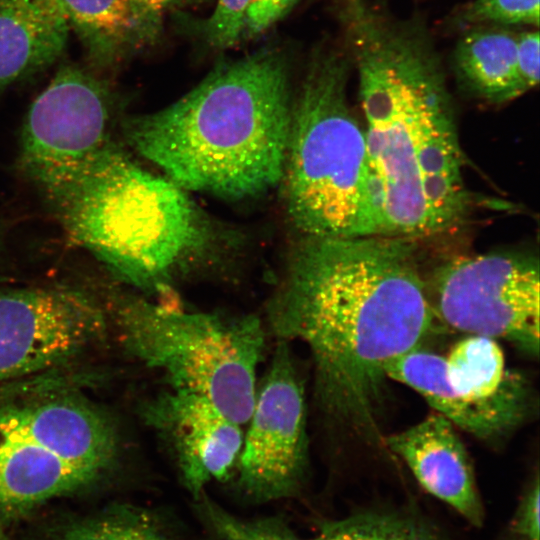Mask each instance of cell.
Wrapping results in <instances>:
<instances>
[{"label": "cell", "mask_w": 540, "mask_h": 540, "mask_svg": "<svg viewBox=\"0 0 540 540\" xmlns=\"http://www.w3.org/2000/svg\"><path fill=\"white\" fill-rule=\"evenodd\" d=\"M49 540H176L156 512L130 504H114L100 512L69 519Z\"/></svg>", "instance_id": "cell-19"}, {"label": "cell", "mask_w": 540, "mask_h": 540, "mask_svg": "<svg viewBox=\"0 0 540 540\" xmlns=\"http://www.w3.org/2000/svg\"><path fill=\"white\" fill-rule=\"evenodd\" d=\"M139 410L194 499L212 480L228 479L237 464L244 435L241 425L206 397L170 389L145 400Z\"/></svg>", "instance_id": "cell-12"}, {"label": "cell", "mask_w": 540, "mask_h": 540, "mask_svg": "<svg viewBox=\"0 0 540 540\" xmlns=\"http://www.w3.org/2000/svg\"><path fill=\"white\" fill-rule=\"evenodd\" d=\"M436 320L414 248L394 236H302L267 305L278 340L308 347L324 410L363 428L387 365L420 347Z\"/></svg>", "instance_id": "cell-1"}, {"label": "cell", "mask_w": 540, "mask_h": 540, "mask_svg": "<svg viewBox=\"0 0 540 540\" xmlns=\"http://www.w3.org/2000/svg\"><path fill=\"white\" fill-rule=\"evenodd\" d=\"M289 63L265 49L217 64L192 90L125 119L127 142L184 189L227 199L281 183L292 95Z\"/></svg>", "instance_id": "cell-3"}, {"label": "cell", "mask_w": 540, "mask_h": 540, "mask_svg": "<svg viewBox=\"0 0 540 540\" xmlns=\"http://www.w3.org/2000/svg\"><path fill=\"white\" fill-rule=\"evenodd\" d=\"M69 33L61 0H0V89L56 62Z\"/></svg>", "instance_id": "cell-15"}, {"label": "cell", "mask_w": 540, "mask_h": 540, "mask_svg": "<svg viewBox=\"0 0 540 540\" xmlns=\"http://www.w3.org/2000/svg\"><path fill=\"white\" fill-rule=\"evenodd\" d=\"M297 0H252L245 20L244 34L262 33L286 14Z\"/></svg>", "instance_id": "cell-27"}, {"label": "cell", "mask_w": 540, "mask_h": 540, "mask_svg": "<svg viewBox=\"0 0 540 540\" xmlns=\"http://www.w3.org/2000/svg\"><path fill=\"white\" fill-rule=\"evenodd\" d=\"M389 449L411 470L431 495L453 507L472 525L480 527L484 508L474 470L455 426L434 413L386 438Z\"/></svg>", "instance_id": "cell-14"}, {"label": "cell", "mask_w": 540, "mask_h": 540, "mask_svg": "<svg viewBox=\"0 0 540 540\" xmlns=\"http://www.w3.org/2000/svg\"><path fill=\"white\" fill-rule=\"evenodd\" d=\"M4 519L5 518L0 517V540H10L4 524Z\"/></svg>", "instance_id": "cell-29"}, {"label": "cell", "mask_w": 540, "mask_h": 540, "mask_svg": "<svg viewBox=\"0 0 540 540\" xmlns=\"http://www.w3.org/2000/svg\"><path fill=\"white\" fill-rule=\"evenodd\" d=\"M57 379L51 373L24 378L0 385V405L26 395L42 393L56 387Z\"/></svg>", "instance_id": "cell-28"}, {"label": "cell", "mask_w": 540, "mask_h": 540, "mask_svg": "<svg viewBox=\"0 0 540 540\" xmlns=\"http://www.w3.org/2000/svg\"><path fill=\"white\" fill-rule=\"evenodd\" d=\"M352 72L340 43H322L292 97L281 183L302 236H381L365 129L348 99Z\"/></svg>", "instance_id": "cell-5"}, {"label": "cell", "mask_w": 540, "mask_h": 540, "mask_svg": "<svg viewBox=\"0 0 540 540\" xmlns=\"http://www.w3.org/2000/svg\"><path fill=\"white\" fill-rule=\"evenodd\" d=\"M107 320L81 289L0 290V385L59 370L105 336Z\"/></svg>", "instance_id": "cell-10"}, {"label": "cell", "mask_w": 540, "mask_h": 540, "mask_svg": "<svg viewBox=\"0 0 540 540\" xmlns=\"http://www.w3.org/2000/svg\"><path fill=\"white\" fill-rule=\"evenodd\" d=\"M36 185L75 244L147 293L170 287L219 246L217 226L186 189L140 167L112 140Z\"/></svg>", "instance_id": "cell-4"}, {"label": "cell", "mask_w": 540, "mask_h": 540, "mask_svg": "<svg viewBox=\"0 0 540 540\" xmlns=\"http://www.w3.org/2000/svg\"><path fill=\"white\" fill-rule=\"evenodd\" d=\"M195 0H127L136 18L145 44L157 36L162 25V18L173 8L194 2Z\"/></svg>", "instance_id": "cell-24"}, {"label": "cell", "mask_w": 540, "mask_h": 540, "mask_svg": "<svg viewBox=\"0 0 540 540\" xmlns=\"http://www.w3.org/2000/svg\"><path fill=\"white\" fill-rule=\"evenodd\" d=\"M75 389L26 395L0 405V436L30 442L62 460L99 474L116 463L114 422Z\"/></svg>", "instance_id": "cell-13"}, {"label": "cell", "mask_w": 540, "mask_h": 540, "mask_svg": "<svg viewBox=\"0 0 540 540\" xmlns=\"http://www.w3.org/2000/svg\"><path fill=\"white\" fill-rule=\"evenodd\" d=\"M247 424L236 464L241 491L256 502L296 495L307 476L309 440L304 384L287 341L278 340L256 385Z\"/></svg>", "instance_id": "cell-9"}, {"label": "cell", "mask_w": 540, "mask_h": 540, "mask_svg": "<svg viewBox=\"0 0 540 540\" xmlns=\"http://www.w3.org/2000/svg\"><path fill=\"white\" fill-rule=\"evenodd\" d=\"M0 249H1V231H0Z\"/></svg>", "instance_id": "cell-30"}, {"label": "cell", "mask_w": 540, "mask_h": 540, "mask_svg": "<svg viewBox=\"0 0 540 540\" xmlns=\"http://www.w3.org/2000/svg\"><path fill=\"white\" fill-rule=\"evenodd\" d=\"M112 95L95 72L61 66L23 122L19 166L35 184L89 160L112 139Z\"/></svg>", "instance_id": "cell-11"}, {"label": "cell", "mask_w": 540, "mask_h": 540, "mask_svg": "<svg viewBox=\"0 0 540 540\" xmlns=\"http://www.w3.org/2000/svg\"><path fill=\"white\" fill-rule=\"evenodd\" d=\"M440 26L453 35L483 26L538 29L539 0H470L453 8Z\"/></svg>", "instance_id": "cell-21"}, {"label": "cell", "mask_w": 540, "mask_h": 540, "mask_svg": "<svg viewBox=\"0 0 540 540\" xmlns=\"http://www.w3.org/2000/svg\"><path fill=\"white\" fill-rule=\"evenodd\" d=\"M194 500L207 540H301L283 518L242 519L227 512L204 492Z\"/></svg>", "instance_id": "cell-22"}, {"label": "cell", "mask_w": 540, "mask_h": 540, "mask_svg": "<svg viewBox=\"0 0 540 540\" xmlns=\"http://www.w3.org/2000/svg\"><path fill=\"white\" fill-rule=\"evenodd\" d=\"M429 296L436 319L446 326L468 335L503 339L538 354L536 257L509 252L458 257L437 272Z\"/></svg>", "instance_id": "cell-8"}, {"label": "cell", "mask_w": 540, "mask_h": 540, "mask_svg": "<svg viewBox=\"0 0 540 540\" xmlns=\"http://www.w3.org/2000/svg\"><path fill=\"white\" fill-rule=\"evenodd\" d=\"M539 31L537 28H524L517 36V64L521 77L531 90L539 82Z\"/></svg>", "instance_id": "cell-26"}, {"label": "cell", "mask_w": 540, "mask_h": 540, "mask_svg": "<svg viewBox=\"0 0 540 540\" xmlns=\"http://www.w3.org/2000/svg\"><path fill=\"white\" fill-rule=\"evenodd\" d=\"M519 30L483 26L458 34L450 64L466 93L486 103L503 104L530 90L517 64Z\"/></svg>", "instance_id": "cell-17"}, {"label": "cell", "mask_w": 540, "mask_h": 540, "mask_svg": "<svg viewBox=\"0 0 540 540\" xmlns=\"http://www.w3.org/2000/svg\"><path fill=\"white\" fill-rule=\"evenodd\" d=\"M313 540H439L427 526L395 513L364 512L326 522Z\"/></svg>", "instance_id": "cell-20"}, {"label": "cell", "mask_w": 540, "mask_h": 540, "mask_svg": "<svg viewBox=\"0 0 540 540\" xmlns=\"http://www.w3.org/2000/svg\"><path fill=\"white\" fill-rule=\"evenodd\" d=\"M539 479L525 493L510 524V533L518 540H539Z\"/></svg>", "instance_id": "cell-25"}, {"label": "cell", "mask_w": 540, "mask_h": 540, "mask_svg": "<svg viewBox=\"0 0 540 540\" xmlns=\"http://www.w3.org/2000/svg\"><path fill=\"white\" fill-rule=\"evenodd\" d=\"M386 376L418 392L436 413L481 439L521 422L528 408L523 378L506 369L497 340L468 335L442 357L415 348L392 360Z\"/></svg>", "instance_id": "cell-7"}, {"label": "cell", "mask_w": 540, "mask_h": 540, "mask_svg": "<svg viewBox=\"0 0 540 540\" xmlns=\"http://www.w3.org/2000/svg\"><path fill=\"white\" fill-rule=\"evenodd\" d=\"M356 72L381 236L444 232L466 215L470 198L452 97L429 26L380 16L345 40Z\"/></svg>", "instance_id": "cell-2"}, {"label": "cell", "mask_w": 540, "mask_h": 540, "mask_svg": "<svg viewBox=\"0 0 540 540\" xmlns=\"http://www.w3.org/2000/svg\"><path fill=\"white\" fill-rule=\"evenodd\" d=\"M70 32L93 70H107L145 44L127 0H61Z\"/></svg>", "instance_id": "cell-18"}, {"label": "cell", "mask_w": 540, "mask_h": 540, "mask_svg": "<svg viewBox=\"0 0 540 540\" xmlns=\"http://www.w3.org/2000/svg\"><path fill=\"white\" fill-rule=\"evenodd\" d=\"M108 312L124 349L160 370L171 389L202 395L247 424L265 346L257 316L168 310L126 294L115 295Z\"/></svg>", "instance_id": "cell-6"}, {"label": "cell", "mask_w": 540, "mask_h": 540, "mask_svg": "<svg viewBox=\"0 0 540 540\" xmlns=\"http://www.w3.org/2000/svg\"><path fill=\"white\" fill-rule=\"evenodd\" d=\"M252 0H217L213 13L201 24L204 39L215 48H229L244 36Z\"/></svg>", "instance_id": "cell-23"}, {"label": "cell", "mask_w": 540, "mask_h": 540, "mask_svg": "<svg viewBox=\"0 0 540 540\" xmlns=\"http://www.w3.org/2000/svg\"><path fill=\"white\" fill-rule=\"evenodd\" d=\"M100 476L30 442L0 436V517L74 493Z\"/></svg>", "instance_id": "cell-16"}]
</instances>
